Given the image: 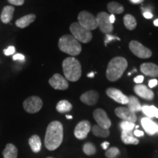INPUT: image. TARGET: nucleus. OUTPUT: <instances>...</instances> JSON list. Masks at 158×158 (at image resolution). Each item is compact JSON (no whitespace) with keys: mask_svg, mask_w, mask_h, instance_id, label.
<instances>
[{"mask_svg":"<svg viewBox=\"0 0 158 158\" xmlns=\"http://www.w3.org/2000/svg\"><path fill=\"white\" fill-rule=\"evenodd\" d=\"M35 19H36V15L35 14H29L26 15L20 18L15 21V25L17 26L19 28L23 29L27 27L29 24L33 23L35 21Z\"/></svg>","mask_w":158,"mask_h":158,"instance_id":"nucleus-19","label":"nucleus"},{"mask_svg":"<svg viewBox=\"0 0 158 158\" xmlns=\"http://www.w3.org/2000/svg\"><path fill=\"white\" fill-rule=\"evenodd\" d=\"M58 46L60 51L70 56H77L81 52V45L73 35H65L60 37Z\"/></svg>","mask_w":158,"mask_h":158,"instance_id":"nucleus-4","label":"nucleus"},{"mask_svg":"<svg viewBox=\"0 0 158 158\" xmlns=\"http://www.w3.org/2000/svg\"><path fill=\"white\" fill-rule=\"evenodd\" d=\"M128 99H129V100H128V103L127 104L128 108L134 113L137 111H141L142 110V106L138 99L135 96L128 97Z\"/></svg>","mask_w":158,"mask_h":158,"instance_id":"nucleus-24","label":"nucleus"},{"mask_svg":"<svg viewBox=\"0 0 158 158\" xmlns=\"http://www.w3.org/2000/svg\"><path fill=\"white\" fill-rule=\"evenodd\" d=\"M158 84V81L157 79H152L149 81V86L150 88H153L156 86Z\"/></svg>","mask_w":158,"mask_h":158,"instance_id":"nucleus-38","label":"nucleus"},{"mask_svg":"<svg viewBox=\"0 0 158 158\" xmlns=\"http://www.w3.org/2000/svg\"><path fill=\"white\" fill-rule=\"evenodd\" d=\"M121 138L122 142L125 144L137 145V144L139 143V140L134 135L132 131H122Z\"/></svg>","mask_w":158,"mask_h":158,"instance_id":"nucleus-20","label":"nucleus"},{"mask_svg":"<svg viewBox=\"0 0 158 158\" xmlns=\"http://www.w3.org/2000/svg\"><path fill=\"white\" fill-rule=\"evenodd\" d=\"M29 144L30 146L31 149L33 152L37 153L41 150L42 143H41L40 138L37 135H33L29 139Z\"/></svg>","mask_w":158,"mask_h":158,"instance_id":"nucleus-23","label":"nucleus"},{"mask_svg":"<svg viewBox=\"0 0 158 158\" xmlns=\"http://www.w3.org/2000/svg\"><path fill=\"white\" fill-rule=\"evenodd\" d=\"M115 114L118 118H122L124 121H127L134 123V122H135L136 120H137L135 113H134L132 110H130L128 108H116L115 109Z\"/></svg>","mask_w":158,"mask_h":158,"instance_id":"nucleus-13","label":"nucleus"},{"mask_svg":"<svg viewBox=\"0 0 158 158\" xmlns=\"http://www.w3.org/2000/svg\"><path fill=\"white\" fill-rule=\"evenodd\" d=\"M141 71L146 76L156 78L158 77V65L154 63H143L141 65Z\"/></svg>","mask_w":158,"mask_h":158,"instance_id":"nucleus-18","label":"nucleus"},{"mask_svg":"<svg viewBox=\"0 0 158 158\" xmlns=\"http://www.w3.org/2000/svg\"><path fill=\"white\" fill-rule=\"evenodd\" d=\"M49 84L53 88L58 90H66L68 88V81L62 75L56 73L49 79Z\"/></svg>","mask_w":158,"mask_h":158,"instance_id":"nucleus-12","label":"nucleus"},{"mask_svg":"<svg viewBox=\"0 0 158 158\" xmlns=\"http://www.w3.org/2000/svg\"><path fill=\"white\" fill-rule=\"evenodd\" d=\"M107 9L111 14H121L124 10L123 6L116 2H110L107 5Z\"/></svg>","mask_w":158,"mask_h":158,"instance_id":"nucleus-25","label":"nucleus"},{"mask_svg":"<svg viewBox=\"0 0 158 158\" xmlns=\"http://www.w3.org/2000/svg\"><path fill=\"white\" fill-rule=\"evenodd\" d=\"M13 59L14 61H16V60L24 61L25 60V56H24V55H23L21 54H16L13 56Z\"/></svg>","mask_w":158,"mask_h":158,"instance_id":"nucleus-37","label":"nucleus"},{"mask_svg":"<svg viewBox=\"0 0 158 158\" xmlns=\"http://www.w3.org/2000/svg\"><path fill=\"white\" fill-rule=\"evenodd\" d=\"M94 118L98 122V125L104 129H108L111 126V122L103 109L98 108L93 113Z\"/></svg>","mask_w":158,"mask_h":158,"instance_id":"nucleus-10","label":"nucleus"},{"mask_svg":"<svg viewBox=\"0 0 158 158\" xmlns=\"http://www.w3.org/2000/svg\"><path fill=\"white\" fill-rule=\"evenodd\" d=\"M108 146H109V143H108V142H107V141H105L101 144L102 148L105 150H107Z\"/></svg>","mask_w":158,"mask_h":158,"instance_id":"nucleus-41","label":"nucleus"},{"mask_svg":"<svg viewBox=\"0 0 158 158\" xmlns=\"http://www.w3.org/2000/svg\"><path fill=\"white\" fill-rule=\"evenodd\" d=\"M8 2L12 5L16 6H21L24 3V0H8Z\"/></svg>","mask_w":158,"mask_h":158,"instance_id":"nucleus-35","label":"nucleus"},{"mask_svg":"<svg viewBox=\"0 0 158 158\" xmlns=\"http://www.w3.org/2000/svg\"><path fill=\"white\" fill-rule=\"evenodd\" d=\"M81 100L84 103L88 105V106H93L98 102L99 99V94L97 91L90 90L85 92L81 96Z\"/></svg>","mask_w":158,"mask_h":158,"instance_id":"nucleus-15","label":"nucleus"},{"mask_svg":"<svg viewBox=\"0 0 158 158\" xmlns=\"http://www.w3.org/2000/svg\"><path fill=\"white\" fill-rule=\"evenodd\" d=\"M127 68V61L124 57L116 56L108 63L106 77L110 81H116L122 76Z\"/></svg>","mask_w":158,"mask_h":158,"instance_id":"nucleus-2","label":"nucleus"},{"mask_svg":"<svg viewBox=\"0 0 158 158\" xmlns=\"http://www.w3.org/2000/svg\"><path fill=\"white\" fill-rule=\"evenodd\" d=\"M47 158H54V157H47Z\"/></svg>","mask_w":158,"mask_h":158,"instance_id":"nucleus-47","label":"nucleus"},{"mask_svg":"<svg viewBox=\"0 0 158 158\" xmlns=\"http://www.w3.org/2000/svg\"><path fill=\"white\" fill-rule=\"evenodd\" d=\"M66 118H68V119H71V118H73V116H70V115H67Z\"/></svg>","mask_w":158,"mask_h":158,"instance_id":"nucleus-46","label":"nucleus"},{"mask_svg":"<svg viewBox=\"0 0 158 158\" xmlns=\"http://www.w3.org/2000/svg\"><path fill=\"white\" fill-rule=\"evenodd\" d=\"M141 124L144 130L150 135L155 134L158 130V125L157 123L153 122L148 117H144L141 118Z\"/></svg>","mask_w":158,"mask_h":158,"instance_id":"nucleus-17","label":"nucleus"},{"mask_svg":"<svg viewBox=\"0 0 158 158\" xmlns=\"http://www.w3.org/2000/svg\"><path fill=\"white\" fill-rule=\"evenodd\" d=\"M109 20H110V22L113 24V23L115 22V15H114V14H111L109 16Z\"/></svg>","mask_w":158,"mask_h":158,"instance_id":"nucleus-43","label":"nucleus"},{"mask_svg":"<svg viewBox=\"0 0 158 158\" xmlns=\"http://www.w3.org/2000/svg\"><path fill=\"white\" fill-rule=\"evenodd\" d=\"M78 23L88 30H94L98 27L96 17L88 11H81L78 15Z\"/></svg>","mask_w":158,"mask_h":158,"instance_id":"nucleus-6","label":"nucleus"},{"mask_svg":"<svg viewBox=\"0 0 158 158\" xmlns=\"http://www.w3.org/2000/svg\"><path fill=\"white\" fill-rule=\"evenodd\" d=\"M134 91L137 95L148 100H152L155 97L154 92L145 85H137L134 87Z\"/></svg>","mask_w":158,"mask_h":158,"instance_id":"nucleus-16","label":"nucleus"},{"mask_svg":"<svg viewBox=\"0 0 158 158\" xmlns=\"http://www.w3.org/2000/svg\"><path fill=\"white\" fill-rule=\"evenodd\" d=\"M91 130V124L87 120L80 122L77 124L74 130V135L79 140H83L87 137Z\"/></svg>","mask_w":158,"mask_h":158,"instance_id":"nucleus-11","label":"nucleus"},{"mask_svg":"<svg viewBox=\"0 0 158 158\" xmlns=\"http://www.w3.org/2000/svg\"><path fill=\"white\" fill-rule=\"evenodd\" d=\"M157 132H158V130H157Z\"/></svg>","mask_w":158,"mask_h":158,"instance_id":"nucleus-48","label":"nucleus"},{"mask_svg":"<svg viewBox=\"0 0 158 158\" xmlns=\"http://www.w3.org/2000/svg\"><path fill=\"white\" fill-rule=\"evenodd\" d=\"M106 94L107 95L115 100L116 102H118L120 104H127L128 103V97L124 94L119 89L116 88H108L106 90Z\"/></svg>","mask_w":158,"mask_h":158,"instance_id":"nucleus-14","label":"nucleus"},{"mask_svg":"<svg viewBox=\"0 0 158 158\" xmlns=\"http://www.w3.org/2000/svg\"><path fill=\"white\" fill-rule=\"evenodd\" d=\"M144 77L143 76H138L134 78V81H135L136 84H141L143 81Z\"/></svg>","mask_w":158,"mask_h":158,"instance_id":"nucleus-39","label":"nucleus"},{"mask_svg":"<svg viewBox=\"0 0 158 158\" xmlns=\"http://www.w3.org/2000/svg\"><path fill=\"white\" fill-rule=\"evenodd\" d=\"M130 50L133 52L134 55L141 59L150 58L152 55V53L150 49L142 45L141 43L136 40H132L129 43Z\"/></svg>","mask_w":158,"mask_h":158,"instance_id":"nucleus-7","label":"nucleus"},{"mask_svg":"<svg viewBox=\"0 0 158 158\" xmlns=\"http://www.w3.org/2000/svg\"><path fill=\"white\" fill-rule=\"evenodd\" d=\"M62 124L59 121L51 122L47 127L45 136V146L47 149L54 151L61 145L63 141Z\"/></svg>","mask_w":158,"mask_h":158,"instance_id":"nucleus-1","label":"nucleus"},{"mask_svg":"<svg viewBox=\"0 0 158 158\" xmlns=\"http://www.w3.org/2000/svg\"><path fill=\"white\" fill-rule=\"evenodd\" d=\"M62 68L67 80L75 82L79 80L81 76V65L74 57L71 56L65 59L62 62Z\"/></svg>","mask_w":158,"mask_h":158,"instance_id":"nucleus-3","label":"nucleus"},{"mask_svg":"<svg viewBox=\"0 0 158 158\" xmlns=\"http://www.w3.org/2000/svg\"><path fill=\"white\" fill-rule=\"evenodd\" d=\"M87 77H89V78H94V72H91L90 73H89L87 75Z\"/></svg>","mask_w":158,"mask_h":158,"instance_id":"nucleus-44","label":"nucleus"},{"mask_svg":"<svg viewBox=\"0 0 158 158\" xmlns=\"http://www.w3.org/2000/svg\"><path fill=\"white\" fill-rule=\"evenodd\" d=\"M130 2L132 4L136 5V4H141L142 2H143L144 0H130Z\"/></svg>","mask_w":158,"mask_h":158,"instance_id":"nucleus-42","label":"nucleus"},{"mask_svg":"<svg viewBox=\"0 0 158 158\" xmlns=\"http://www.w3.org/2000/svg\"><path fill=\"white\" fill-rule=\"evenodd\" d=\"M119 155V149L117 147H111L106 152V157L108 158H116Z\"/></svg>","mask_w":158,"mask_h":158,"instance_id":"nucleus-31","label":"nucleus"},{"mask_svg":"<svg viewBox=\"0 0 158 158\" xmlns=\"http://www.w3.org/2000/svg\"><path fill=\"white\" fill-rule=\"evenodd\" d=\"M142 111L148 118L156 117L158 118V108L154 106H142Z\"/></svg>","mask_w":158,"mask_h":158,"instance_id":"nucleus-28","label":"nucleus"},{"mask_svg":"<svg viewBox=\"0 0 158 158\" xmlns=\"http://www.w3.org/2000/svg\"><path fill=\"white\" fill-rule=\"evenodd\" d=\"M135 125L133 122H127V121H122L120 123V127L122 130V131H132Z\"/></svg>","mask_w":158,"mask_h":158,"instance_id":"nucleus-32","label":"nucleus"},{"mask_svg":"<svg viewBox=\"0 0 158 158\" xmlns=\"http://www.w3.org/2000/svg\"><path fill=\"white\" fill-rule=\"evenodd\" d=\"M142 11H143V15L145 19H150L153 17L152 13L151 11L149 10L148 9H146V10H142Z\"/></svg>","mask_w":158,"mask_h":158,"instance_id":"nucleus-36","label":"nucleus"},{"mask_svg":"<svg viewBox=\"0 0 158 158\" xmlns=\"http://www.w3.org/2000/svg\"><path fill=\"white\" fill-rule=\"evenodd\" d=\"M83 151L86 155H93L96 153L95 146L92 143H86L83 147Z\"/></svg>","mask_w":158,"mask_h":158,"instance_id":"nucleus-30","label":"nucleus"},{"mask_svg":"<svg viewBox=\"0 0 158 158\" xmlns=\"http://www.w3.org/2000/svg\"><path fill=\"white\" fill-rule=\"evenodd\" d=\"M15 48L14 46L11 45V46H9L7 49H5L4 50V54L6 56H10V55H13L15 53Z\"/></svg>","mask_w":158,"mask_h":158,"instance_id":"nucleus-34","label":"nucleus"},{"mask_svg":"<svg viewBox=\"0 0 158 158\" xmlns=\"http://www.w3.org/2000/svg\"><path fill=\"white\" fill-rule=\"evenodd\" d=\"M109 16L110 15H108L106 12H101L98 13L96 17L98 27L100 28V31L106 35L111 33L114 30L113 24L110 22Z\"/></svg>","mask_w":158,"mask_h":158,"instance_id":"nucleus-9","label":"nucleus"},{"mask_svg":"<svg viewBox=\"0 0 158 158\" xmlns=\"http://www.w3.org/2000/svg\"><path fill=\"white\" fill-rule=\"evenodd\" d=\"M56 110L59 113H66L72 110L73 106L70 102L66 100H60L56 105Z\"/></svg>","mask_w":158,"mask_h":158,"instance_id":"nucleus-26","label":"nucleus"},{"mask_svg":"<svg viewBox=\"0 0 158 158\" xmlns=\"http://www.w3.org/2000/svg\"><path fill=\"white\" fill-rule=\"evenodd\" d=\"M23 107L27 113H37L43 107V101L40 98L37 96L29 97L23 101Z\"/></svg>","mask_w":158,"mask_h":158,"instance_id":"nucleus-8","label":"nucleus"},{"mask_svg":"<svg viewBox=\"0 0 158 158\" xmlns=\"http://www.w3.org/2000/svg\"><path fill=\"white\" fill-rule=\"evenodd\" d=\"M114 40H120V39L117 37L114 36V35H110V34H106V39H105V44L107 45L108 43H110V41Z\"/></svg>","mask_w":158,"mask_h":158,"instance_id":"nucleus-33","label":"nucleus"},{"mask_svg":"<svg viewBox=\"0 0 158 158\" xmlns=\"http://www.w3.org/2000/svg\"><path fill=\"white\" fill-rule=\"evenodd\" d=\"M124 24L129 30H133L137 26V21L135 17L130 14H127L124 17Z\"/></svg>","mask_w":158,"mask_h":158,"instance_id":"nucleus-27","label":"nucleus"},{"mask_svg":"<svg viewBox=\"0 0 158 158\" xmlns=\"http://www.w3.org/2000/svg\"><path fill=\"white\" fill-rule=\"evenodd\" d=\"M70 30L72 33V35L76 38L78 42L83 43H89L92 39V34L91 31L88 30L84 27H82L80 23H73L70 27Z\"/></svg>","mask_w":158,"mask_h":158,"instance_id":"nucleus-5","label":"nucleus"},{"mask_svg":"<svg viewBox=\"0 0 158 158\" xmlns=\"http://www.w3.org/2000/svg\"><path fill=\"white\" fill-rule=\"evenodd\" d=\"M154 24H155L156 27H158V19H156L155 21H154Z\"/></svg>","mask_w":158,"mask_h":158,"instance_id":"nucleus-45","label":"nucleus"},{"mask_svg":"<svg viewBox=\"0 0 158 158\" xmlns=\"http://www.w3.org/2000/svg\"><path fill=\"white\" fill-rule=\"evenodd\" d=\"M133 134H134V135L135 136V137H141V136H143L144 133L143 131H141V130H135V131H134Z\"/></svg>","mask_w":158,"mask_h":158,"instance_id":"nucleus-40","label":"nucleus"},{"mask_svg":"<svg viewBox=\"0 0 158 158\" xmlns=\"http://www.w3.org/2000/svg\"><path fill=\"white\" fill-rule=\"evenodd\" d=\"M15 8L12 6H5L1 14V20L4 23H8L13 19Z\"/></svg>","mask_w":158,"mask_h":158,"instance_id":"nucleus-21","label":"nucleus"},{"mask_svg":"<svg viewBox=\"0 0 158 158\" xmlns=\"http://www.w3.org/2000/svg\"><path fill=\"white\" fill-rule=\"evenodd\" d=\"M4 158H17L18 149L14 144L7 143L2 151Z\"/></svg>","mask_w":158,"mask_h":158,"instance_id":"nucleus-22","label":"nucleus"},{"mask_svg":"<svg viewBox=\"0 0 158 158\" xmlns=\"http://www.w3.org/2000/svg\"><path fill=\"white\" fill-rule=\"evenodd\" d=\"M92 133L97 137L107 138L110 135V131L108 129H104L99 125H94L92 128Z\"/></svg>","mask_w":158,"mask_h":158,"instance_id":"nucleus-29","label":"nucleus"}]
</instances>
